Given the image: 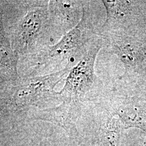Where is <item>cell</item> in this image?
<instances>
[{
    "label": "cell",
    "mask_w": 146,
    "mask_h": 146,
    "mask_svg": "<svg viewBox=\"0 0 146 146\" xmlns=\"http://www.w3.org/2000/svg\"><path fill=\"white\" fill-rule=\"evenodd\" d=\"M70 68L34 76H21L16 84L0 85L1 118L15 123L28 119L36 110L58 105L62 99L55 90L58 84L64 81Z\"/></svg>",
    "instance_id": "obj_2"
},
{
    "label": "cell",
    "mask_w": 146,
    "mask_h": 146,
    "mask_svg": "<svg viewBox=\"0 0 146 146\" xmlns=\"http://www.w3.org/2000/svg\"><path fill=\"white\" fill-rule=\"evenodd\" d=\"M98 37L83 58L73 67L59 91L62 100H73L84 103L88 95L101 85L102 82L95 73V62L104 38Z\"/></svg>",
    "instance_id": "obj_4"
},
{
    "label": "cell",
    "mask_w": 146,
    "mask_h": 146,
    "mask_svg": "<svg viewBox=\"0 0 146 146\" xmlns=\"http://www.w3.org/2000/svg\"><path fill=\"white\" fill-rule=\"evenodd\" d=\"M107 11V18L102 28L104 31L115 30L125 21L130 11L128 1H102Z\"/></svg>",
    "instance_id": "obj_9"
},
{
    "label": "cell",
    "mask_w": 146,
    "mask_h": 146,
    "mask_svg": "<svg viewBox=\"0 0 146 146\" xmlns=\"http://www.w3.org/2000/svg\"><path fill=\"white\" fill-rule=\"evenodd\" d=\"M84 104L73 100L63 99L55 106L31 113L28 119L51 122L62 128L69 135H78L77 122L83 113Z\"/></svg>",
    "instance_id": "obj_5"
},
{
    "label": "cell",
    "mask_w": 146,
    "mask_h": 146,
    "mask_svg": "<svg viewBox=\"0 0 146 146\" xmlns=\"http://www.w3.org/2000/svg\"><path fill=\"white\" fill-rule=\"evenodd\" d=\"M89 3L90 1H84L81 21L57 43L20 59L26 70L22 76H38L44 70L52 73L67 67L72 69L83 58L100 36L92 23Z\"/></svg>",
    "instance_id": "obj_3"
},
{
    "label": "cell",
    "mask_w": 146,
    "mask_h": 146,
    "mask_svg": "<svg viewBox=\"0 0 146 146\" xmlns=\"http://www.w3.org/2000/svg\"><path fill=\"white\" fill-rule=\"evenodd\" d=\"M110 48L123 63L125 68L132 67L141 62L143 58L141 50L132 46L127 40L117 34L110 35Z\"/></svg>",
    "instance_id": "obj_8"
},
{
    "label": "cell",
    "mask_w": 146,
    "mask_h": 146,
    "mask_svg": "<svg viewBox=\"0 0 146 146\" xmlns=\"http://www.w3.org/2000/svg\"><path fill=\"white\" fill-rule=\"evenodd\" d=\"M20 55L12 48L9 38L0 27V85L16 84L20 81Z\"/></svg>",
    "instance_id": "obj_7"
},
{
    "label": "cell",
    "mask_w": 146,
    "mask_h": 146,
    "mask_svg": "<svg viewBox=\"0 0 146 146\" xmlns=\"http://www.w3.org/2000/svg\"><path fill=\"white\" fill-rule=\"evenodd\" d=\"M48 0H1L0 27L13 50L26 58L62 37L54 26Z\"/></svg>",
    "instance_id": "obj_1"
},
{
    "label": "cell",
    "mask_w": 146,
    "mask_h": 146,
    "mask_svg": "<svg viewBox=\"0 0 146 146\" xmlns=\"http://www.w3.org/2000/svg\"><path fill=\"white\" fill-rule=\"evenodd\" d=\"M84 1L50 0L49 11L52 23L63 36L80 22L83 15Z\"/></svg>",
    "instance_id": "obj_6"
}]
</instances>
